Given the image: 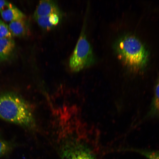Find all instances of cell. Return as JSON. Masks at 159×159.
<instances>
[{
    "instance_id": "4",
    "label": "cell",
    "mask_w": 159,
    "mask_h": 159,
    "mask_svg": "<svg viewBox=\"0 0 159 159\" xmlns=\"http://www.w3.org/2000/svg\"><path fill=\"white\" fill-rule=\"evenodd\" d=\"M62 159H96L92 150L86 145L73 142L66 144L62 148Z\"/></svg>"
},
{
    "instance_id": "11",
    "label": "cell",
    "mask_w": 159,
    "mask_h": 159,
    "mask_svg": "<svg viewBox=\"0 0 159 159\" xmlns=\"http://www.w3.org/2000/svg\"><path fill=\"white\" fill-rule=\"evenodd\" d=\"M153 108V112L159 115V80L155 89Z\"/></svg>"
},
{
    "instance_id": "3",
    "label": "cell",
    "mask_w": 159,
    "mask_h": 159,
    "mask_svg": "<svg viewBox=\"0 0 159 159\" xmlns=\"http://www.w3.org/2000/svg\"><path fill=\"white\" fill-rule=\"evenodd\" d=\"M94 57L91 45L82 32L69 60V66L74 72H78L92 64Z\"/></svg>"
},
{
    "instance_id": "8",
    "label": "cell",
    "mask_w": 159,
    "mask_h": 159,
    "mask_svg": "<svg viewBox=\"0 0 159 159\" xmlns=\"http://www.w3.org/2000/svg\"><path fill=\"white\" fill-rule=\"evenodd\" d=\"M8 26L12 36L16 37L24 35L27 30V24L24 19L10 22Z\"/></svg>"
},
{
    "instance_id": "10",
    "label": "cell",
    "mask_w": 159,
    "mask_h": 159,
    "mask_svg": "<svg viewBox=\"0 0 159 159\" xmlns=\"http://www.w3.org/2000/svg\"><path fill=\"white\" fill-rule=\"evenodd\" d=\"M133 151L145 156L148 159H159V150L134 149Z\"/></svg>"
},
{
    "instance_id": "14",
    "label": "cell",
    "mask_w": 159,
    "mask_h": 159,
    "mask_svg": "<svg viewBox=\"0 0 159 159\" xmlns=\"http://www.w3.org/2000/svg\"><path fill=\"white\" fill-rule=\"evenodd\" d=\"M59 15L56 14H52L49 15V19L50 23L54 26L57 25L59 21Z\"/></svg>"
},
{
    "instance_id": "1",
    "label": "cell",
    "mask_w": 159,
    "mask_h": 159,
    "mask_svg": "<svg viewBox=\"0 0 159 159\" xmlns=\"http://www.w3.org/2000/svg\"><path fill=\"white\" fill-rule=\"evenodd\" d=\"M0 118L26 128L32 127L34 123L28 104L21 97L12 93L0 95Z\"/></svg>"
},
{
    "instance_id": "6",
    "label": "cell",
    "mask_w": 159,
    "mask_h": 159,
    "mask_svg": "<svg viewBox=\"0 0 159 159\" xmlns=\"http://www.w3.org/2000/svg\"><path fill=\"white\" fill-rule=\"evenodd\" d=\"M0 13L4 20L10 22L24 19L25 17L23 12L11 3L7 7L0 11Z\"/></svg>"
},
{
    "instance_id": "12",
    "label": "cell",
    "mask_w": 159,
    "mask_h": 159,
    "mask_svg": "<svg viewBox=\"0 0 159 159\" xmlns=\"http://www.w3.org/2000/svg\"><path fill=\"white\" fill-rule=\"evenodd\" d=\"M12 36L8 26L0 19V38Z\"/></svg>"
},
{
    "instance_id": "13",
    "label": "cell",
    "mask_w": 159,
    "mask_h": 159,
    "mask_svg": "<svg viewBox=\"0 0 159 159\" xmlns=\"http://www.w3.org/2000/svg\"><path fill=\"white\" fill-rule=\"evenodd\" d=\"M11 149V146L8 143L0 140V158L8 153Z\"/></svg>"
},
{
    "instance_id": "2",
    "label": "cell",
    "mask_w": 159,
    "mask_h": 159,
    "mask_svg": "<svg viewBox=\"0 0 159 159\" xmlns=\"http://www.w3.org/2000/svg\"><path fill=\"white\" fill-rule=\"evenodd\" d=\"M116 52L119 58L127 66L138 68L146 62L147 54L141 42L135 37L127 36L117 43Z\"/></svg>"
},
{
    "instance_id": "15",
    "label": "cell",
    "mask_w": 159,
    "mask_h": 159,
    "mask_svg": "<svg viewBox=\"0 0 159 159\" xmlns=\"http://www.w3.org/2000/svg\"><path fill=\"white\" fill-rule=\"evenodd\" d=\"M10 3L6 1L0 0V11L7 7Z\"/></svg>"
},
{
    "instance_id": "7",
    "label": "cell",
    "mask_w": 159,
    "mask_h": 159,
    "mask_svg": "<svg viewBox=\"0 0 159 159\" xmlns=\"http://www.w3.org/2000/svg\"><path fill=\"white\" fill-rule=\"evenodd\" d=\"M15 46L14 39L11 37L0 38V61H4L9 58Z\"/></svg>"
},
{
    "instance_id": "5",
    "label": "cell",
    "mask_w": 159,
    "mask_h": 159,
    "mask_svg": "<svg viewBox=\"0 0 159 159\" xmlns=\"http://www.w3.org/2000/svg\"><path fill=\"white\" fill-rule=\"evenodd\" d=\"M53 14L59 15L60 14L57 3L54 1L42 0L39 1L36 8L34 17L49 16Z\"/></svg>"
},
{
    "instance_id": "9",
    "label": "cell",
    "mask_w": 159,
    "mask_h": 159,
    "mask_svg": "<svg viewBox=\"0 0 159 159\" xmlns=\"http://www.w3.org/2000/svg\"><path fill=\"white\" fill-rule=\"evenodd\" d=\"M49 15L38 16L34 18L38 24L42 28L49 30L52 29L54 26L50 22Z\"/></svg>"
}]
</instances>
